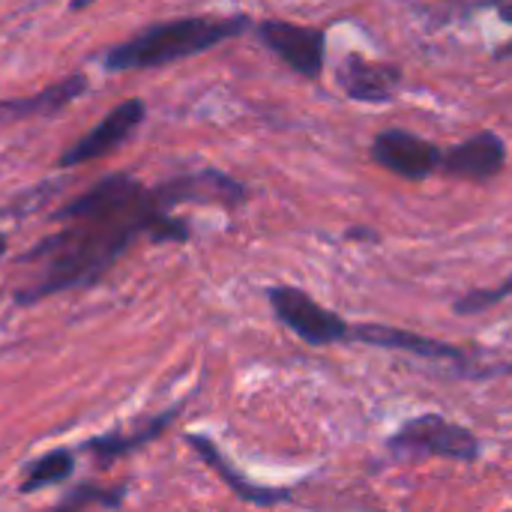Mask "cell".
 I'll return each mask as SVG.
<instances>
[{
    "label": "cell",
    "instance_id": "obj_7",
    "mask_svg": "<svg viewBox=\"0 0 512 512\" xmlns=\"http://www.w3.org/2000/svg\"><path fill=\"white\" fill-rule=\"evenodd\" d=\"M504 165H507V141L498 132L483 129V132L459 141L456 147L444 150L438 171L453 180L489 183L504 171Z\"/></svg>",
    "mask_w": 512,
    "mask_h": 512
},
{
    "label": "cell",
    "instance_id": "obj_14",
    "mask_svg": "<svg viewBox=\"0 0 512 512\" xmlns=\"http://www.w3.org/2000/svg\"><path fill=\"white\" fill-rule=\"evenodd\" d=\"M180 414V408H171V411H162L159 417H153V420H147V423H141L135 432H111V435H99V438H90L87 444H84V450L96 459V465L99 468H108V465H114L120 456H129L132 450H138V447H144V444H150V441H156L171 423H174V417Z\"/></svg>",
    "mask_w": 512,
    "mask_h": 512
},
{
    "label": "cell",
    "instance_id": "obj_9",
    "mask_svg": "<svg viewBox=\"0 0 512 512\" xmlns=\"http://www.w3.org/2000/svg\"><path fill=\"white\" fill-rule=\"evenodd\" d=\"M336 84L354 102L366 105H387L396 99L402 87V69L393 63L366 60L363 54H345L336 66Z\"/></svg>",
    "mask_w": 512,
    "mask_h": 512
},
{
    "label": "cell",
    "instance_id": "obj_21",
    "mask_svg": "<svg viewBox=\"0 0 512 512\" xmlns=\"http://www.w3.org/2000/svg\"><path fill=\"white\" fill-rule=\"evenodd\" d=\"M3 252H6V237L0 234V258H3Z\"/></svg>",
    "mask_w": 512,
    "mask_h": 512
},
{
    "label": "cell",
    "instance_id": "obj_5",
    "mask_svg": "<svg viewBox=\"0 0 512 512\" xmlns=\"http://www.w3.org/2000/svg\"><path fill=\"white\" fill-rule=\"evenodd\" d=\"M372 162L402 180H426L438 174L444 150L429 138L408 132L402 126H387L372 138Z\"/></svg>",
    "mask_w": 512,
    "mask_h": 512
},
{
    "label": "cell",
    "instance_id": "obj_13",
    "mask_svg": "<svg viewBox=\"0 0 512 512\" xmlns=\"http://www.w3.org/2000/svg\"><path fill=\"white\" fill-rule=\"evenodd\" d=\"M84 93H87V78L84 75H72V78H63V81L51 84L48 90H42L36 96L0 99V123H18V120H30V117L57 114V111H63L66 105H72Z\"/></svg>",
    "mask_w": 512,
    "mask_h": 512
},
{
    "label": "cell",
    "instance_id": "obj_3",
    "mask_svg": "<svg viewBox=\"0 0 512 512\" xmlns=\"http://www.w3.org/2000/svg\"><path fill=\"white\" fill-rule=\"evenodd\" d=\"M387 447L402 462L450 459V462L471 465L483 453L480 438L471 429L447 420L444 414H420V417H411L408 423H402L390 435Z\"/></svg>",
    "mask_w": 512,
    "mask_h": 512
},
{
    "label": "cell",
    "instance_id": "obj_6",
    "mask_svg": "<svg viewBox=\"0 0 512 512\" xmlns=\"http://www.w3.org/2000/svg\"><path fill=\"white\" fill-rule=\"evenodd\" d=\"M258 36L297 75H303L309 81H318L324 75L327 33L321 27H306V24H294V21L267 18V21L258 24Z\"/></svg>",
    "mask_w": 512,
    "mask_h": 512
},
{
    "label": "cell",
    "instance_id": "obj_12",
    "mask_svg": "<svg viewBox=\"0 0 512 512\" xmlns=\"http://www.w3.org/2000/svg\"><path fill=\"white\" fill-rule=\"evenodd\" d=\"M189 447L222 477V483H228V489L243 498L246 504H255V507H276V504H285L291 501V489H270V486H258L252 480H246L243 474H237L231 468V462L222 456V450L216 447V441L204 438V435H186Z\"/></svg>",
    "mask_w": 512,
    "mask_h": 512
},
{
    "label": "cell",
    "instance_id": "obj_4",
    "mask_svg": "<svg viewBox=\"0 0 512 512\" xmlns=\"http://www.w3.org/2000/svg\"><path fill=\"white\" fill-rule=\"evenodd\" d=\"M270 306L276 318L306 345L324 348V345H339L351 339V324L336 315L333 309L321 306L312 294L294 285H276L267 291Z\"/></svg>",
    "mask_w": 512,
    "mask_h": 512
},
{
    "label": "cell",
    "instance_id": "obj_1",
    "mask_svg": "<svg viewBox=\"0 0 512 512\" xmlns=\"http://www.w3.org/2000/svg\"><path fill=\"white\" fill-rule=\"evenodd\" d=\"M51 219L66 225L18 258V303H36L60 291L93 285L138 234H147L153 243L189 240V225L171 216L156 192L129 174H108L54 210Z\"/></svg>",
    "mask_w": 512,
    "mask_h": 512
},
{
    "label": "cell",
    "instance_id": "obj_18",
    "mask_svg": "<svg viewBox=\"0 0 512 512\" xmlns=\"http://www.w3.org/2000/svg\"><path fill=\"white\" fill-rule=\"evenodd\" d=\"M348 237H351V240H378V234L369 231V228H351Z\"/></svg>",
    "mask_w": 512,
    "mask_h": 512
},
{
    "label": "cell",
    "instance_id": "obj_16",
    "mask_svg": "<svg viewBox=\"0 0 512 512\" xmlns=\"http://www.w3.org/2000/svg\"><path fill=\"white\" fill-rule=\"evenodd\" d=\"M126 501V489H102V486H78L72 489L57 507L60 510H90V507H105V510H117Z\"/></svg>",
    "mask_w": 512,
    "mask_h": 512
},
{
    "label": "cell",
    "instance_id": "obj_11",
    "mask_svg": "<svg viewBox=\"0 0 512 512\" xmlns=\"http://www.w3.org/2000/svg\"><path fill=\"white\" fill-rule=\"evenodd\" d=\"M159 204L171 210L174 204H222L237 207L246 201V186L222 171H198L177 180H168L153 189Z\"/></svg>",
    "mask_w": 512,
    "mask_h": 512
},
{
    "label": "cell",
    "instance_id": "obj_19",
    "mask_svg": "<svg viewBox=\"0 0 512 512\" xmlns=\"http://www.w3.org/2000/svg\"><path fill=\"white\" fill-rule=\"evenodd\" d=\"M498 15H501V21L512 24V0H504V3L498 6Z\"/></svg>",
    "mask_w": 512,
    "mask_h": 512
},
{
    "label": "cell",
    "instance_id": "obj_20",
    "mask_svg": "<svg viewBox=\"0 0 512 512\" xmlns=\"http://www.w3.org/2000/svg\"><path fill=\"white\" fill-rule=\"evenodd\" d=\"M90 3H96V0H69V9H84V6H90Z\"/></svg>",
    "mask_w": 512,
    "mask_h": 512
},
{
    "label": "cell",
    "instance_id": "obj_10",
    "mask_svg": "<svg viewBox=\"0 0 512 512\" xmlns=\"http://www.w3.org/2000/svg\"><path fill=\"white\" fill-rule=\"evenodd\" d=\"M147 108L141 99H126L120 102L114 111H108V117L93 126L84 138H78L63 156H60V168H72V165H84L90 159H99V156H108L111 150H117L135 129L138 123L144 120Z\"/></svg>",
    "mask_w": 512,
    "mask_h": 512
},
{
    "label": "cell",
    "instance_id": "obj_17",
    "mask_svg": "<svg viewBox=\"0 0 512 512\" xmlns=\"http://www.w3.org/2000/svg\"><path fill=\"white\" fill-rule=\"evenodd\" d=\"M507 300H512V273L495 288H477V291L462 294L453 303V312L456 315H483V312H489V309H495V306H501Z\"/></svg>",
    "mask_w": 512,
    "mask_h": 512
},
{
    "label": "cell",
    "instance_id": "obj_2",
    "mask_svg": "<svg viewBox=\"0 0 512 512\" xmlns=\"http://www.w3.org/2000/svg\"><path fill=\"white\" fill-rule=\"evenodd\" d=\"M249 27L246 15H189L153 24L132 39L114 45L105 54L108 72H129V69H156L165 63H177L183 57H195L225 39L240 36Z\"/></svg>",
    "mask_w": 512,
    "mask_h": 512
},
{
    "label": "cell",
    "instance_id": "obj_15",
    "mask_svg": "<svg viewBox=\"0 0 512 512\" xmlns=\"http://www.w3.org/2000/svg\"><path fill=\"white\" fill-rule=\"evenodd\" d=\"M72 468H75V459L69 450H63V447L51 450V453H45L27 465V477L21 480V492L30 495V492L48 489V486H60L72 477Z\"/></svg>",
    "mask_w": 512,
    "mask_h": 512
},
{
    "label": "cell",
    "instance_id": "obj_8",
    "mask_svg": "<svg viewBox=\"0 0 512 512\" xmlns=\"http://www.w3.org/2000/svg\"><path fill=\"white\" fill-rule=\"evenodd\" d=\"M357 345H369V348H384V351H402L411 357H423V360H435V363H456V366H468L471 369V357L465 348L444 342V339H432L423 333H411L402 327H387V324H351V339Z\"/></svg>",
    "mask_w": 512,
    "mask_h": 512
}]
</instances>
